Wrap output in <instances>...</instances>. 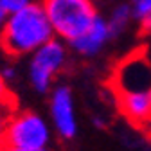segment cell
<instances>
[{"label":"cell","mask_w":151,"mask_h":151,"mask_svg":"<svg viewBox=\"0 0 151 151\" xmlns=\"http://www.w3.org/2000/svg\"><path fill=\"white\" fill-rule=\"evenodd\" d=\"M54 36L43 6L29 2L20 9L7 13L0 31V47L13 58L31 56Z\"/></svg>","instance_id":"cell-1"},{"label":"cell","mask_w":151,"mask_h":151,"mask_svg":"<svg viewBox=\"0 0 151 151\" xmlns=\"http://www.w3.org/2000/svg\"><path fill=\"white\" fill-rule=\"evenodd\" d=\"M52 142V126L36 111H11L0 149L7 151H43Z\"/></svg>","instance_id":"cell-2"},{"label":"cell","mask_w":151,"mask_h":151,"mask_svg":"<svg viewBox=\"0 0 151 151\" xmlns=\"http://www.w3.org/2000/svg\"><path fill=\"white\" fill-rule=\"evenodd\" d=\"M54 34L67 43L83 34L99 16L93 0H43Z\"/></svg>","instance_id":"cell-3"},{"label":"cell","mask_w":151,"mask_h":151,"mask_svg":"<svg viewBox=\"0 0 151 151\" xmlns=\"http://www.w3.org/2000/svg\"><path fill=\"white\" fill-rule=\"evenodd\" d=\"M68 43L54 36L31 54L29 61V79L36 92L47 93L52 90L56 78L63 72L68 60Z\"/></svg>","instance_id":"cell-4"},{"label":"cell","mask_w":151,"mask_h":151,"mask_svg":"<svg viewBox=\"0 0 151 151\" xmlns=\"http://www.w3.org/2000/svg\"><path fill=\"white\" fill-rule=\"evenodd\" d=\"M49 111H50V126L63 140H72L78 135V115H76L74 96L68 86H52L50 99H49Z\"/></svg>","instance_id":"cell-5"},{"label":"cell","mask_w":151,"mask_h":151,"mask_svg":"<svg viewBox=\"0 0 151 151\" xmlns=\"http://www.w3.org/2000/svg\"><path fill=\"white\" fill-rule=\"evenodd\" d=\"M115 99L121 113L139 128L151 126V86L140 90L115 92Z\"/></svg>","instance_id":"cell-6"},{"label":"cell","mask_w":151,"mask_h":151,"mask_svg":"<svg viewBox=\"0 0 151 151\" xmlns=\"http://www.w3.org/2000/svg\"><path fill=\"white\" fill-rule=\"evenodd\" d=\"M111 38H113V32L110 29L108 18H103L99 14L83 34H79L78 38L68 42V47L76 54L83 56V58H93L106 47V43Z\"/></svg>","instance_id":"cell-7"},{"label":"cell","mask_w":151,"mask_h":151,"mask_svg":"<svg viewBox=\"0 0 151 151\" xmlns=\"http://www.w3.org/2000/svg\"><path fill=\"white\" fill-rule=\"evenodd\" d=\"M133 20V9H131V4H119L113 7L110 18H108V24L110 29L113 32V36H119L122 31H126V27L129 25V22Z\"/></svg>","instance_id":"cell-8"},{"label":"cell","mask_w":151,"mask_h":151,"mask_svg":"<svg viewBox=\"0 0 151 151\" xmlns=\"http://www.w3.org/2000/svg\"><path fill=\"white\" fill-rule=\"evenodd\" d=\"M0 106H7V108H16V101L14 96L9 90V81L4 78L2 70H0Z\"/></svg>","instance_id":"cell-9"},{"label":"cell","mask_w":151,"mask_h":151,"mask_svg":"<svg viewBox=\"0 0 151 151\" xmlns=\"http://www.w3.org/2000/svg\"><path fill=\"white\" fill-rule=\"evenodd\" d=\"M131 9H133V18L139 22L140 18L151 13V0H131Z\"/></svg>","instance_id":"cell-10"},{"label":"cell","mask_w":151,"mask_h":151,"mask_svg":"<svg viewBox=\"0 0 151 151\" xmlns=\"http://www.w3.org/2000/svg\"><path fill=\"white\" fill-rule=\"evenodd\" d=\"M29 2H31V0H0V4L4 6V9H6L7 13H11V11H16V9H20V7L27 6Z\"/></svg>","instance_id":"cell-11"},{"label":"cell","mask_w":151,"mask_h":151,"mask_svg":"<svg viewBox=\"0 0 151 151\" xmlns=\"http://www.w3.org/2000/svg\"><path fill=\"white\" fill-rule=\"evenodd\" d=\"M16 110V108H14ZM13 108H7V106H0V140H2V135H4V129H6V124H7V119L11 115V111H14Z\"/></svg>","instance_id":"cell-12"},{"label":"cell","mask_w":151,"mask_h":151,"mask_svg":"<svg viewBox=\"0 0 151 151\" xmlns=\"http://www.w3.org/2000/svg\"><path fill=\"white\" fill-rule=\"evenodd\" d=\"M139 27H140L142 34H151V13L146 14L144 18H140V20H139Z\"/></svg>","instance_id":"cell-13"},{"label":"cell","mask_w":151,"mask_h":151,"mask_svg":"<svg viewBox=\"0 0 151 151\" xmlns=\"http://www.w3.org/2000/svg\"><path fill=\"white\" fill-rule=\"evenodd\" d=\"M2 74H4V78H6L7 81H11L14 76H16V72L13 70V67H6V68H2Z\"/></svg>","instance_id":"cell-14"},{"label":"cell","mask_w":151,"mask_h":151,"mask_svg":"<svg viewBox=\"0 0 151 151\" xmlns=\"http://www.w3.org/2000/svg\"><path fill=\"white\" fill-rule=\"evenodd\" d=\"M6 18H7V11L4 9V6H2V4H0V31H2V27H4Z\"/></svg>","instance_id":"cell-15"},{"label":"cell","mask_w":151,"mask_h":151,"mask_svg":"<svg viewBox=\"0 0 151 151\" xmlns=\"http://www.w3.org/2000/svg\"><path fill=\"white\" fill-rule=\"evenodd\" d=\"M149 128H151V126H149Z\"/></svg>","instance_id":"cell-16"}]
</instances>
